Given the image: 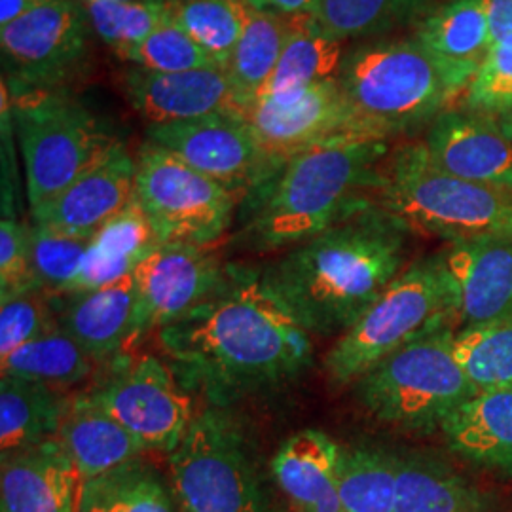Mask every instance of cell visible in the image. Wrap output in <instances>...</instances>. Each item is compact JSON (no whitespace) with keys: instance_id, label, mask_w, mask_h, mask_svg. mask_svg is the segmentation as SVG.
<instances>
[{"instance_id":"obj_1","label":"cell","mask_w":512,"mask_h":512,"mask_svg":"<svg viewBox=\"0 0 512 512\" xmlns=\"http://www.w3.org/2000/svg\"><path fill=\"white\" fill-rule=\"evenodd\" d=\"M158 340L177 376L219 406L298 380L313 355L310 332L268 294L260 272L241 266H228L219 291Z\"/></svg>"},{"instance_id":"obj_2","label":"cell","mask_w":512,"mask_h":512,"mask_svg":"<svg viewBox=\"0 0 512 512\" xmlns=\"http://www.w3.org/2000/svg\"><path fill=\"white\" fill-rule=\"evenodd\" d=\"M408 241L403 220L372 203L291 247L260 281L311 336H342L406 270Z\"/></svg>"},{"instance_id":"obj_3","label":"cell","mask_w":512,"mask_h":512,"mask_svg":"<svg viewBox=\"0 0 512 512\" xmlns=\"http://www.w3.org/2000/svg\"><path fill=\"white\" fill-rule=\"evenodd\" d=\"M387 156V141L359 135L298 152L241 200L243 245L258 253L291 249L372 205Z\"/></svg>"},{"instance_id":"obj_4","label":"cell","mask_w":512,"mask_h":512,"mask_svg":"<svg viewBox=\"0 0 512 512\" xmlns=\"http://www.w3.org/2000/svg\"><path fill=\"white\" fill-rule=\"evenodd\" d=\"M336 80L357 131L384 141L429 128L461 95L414 37L351 50L342 59Z\"/></svg>"},{"instance_id":"obj_5","label":"cell","mask_w":512,"mask_h":512,"mask_svg":"<svg viewBox=\"0 0 512 512\" xmlns=\"http://www.w3.org/2000/svg\"><path fill=\"white\" fill-rule=\"evenodd\" d=\"M372 202L410 230L450 243L512 238V190L446 173L423 143H408L385 158Z\"/></svg>"},{"instance_id":"obj_6","label":"cell","mask_w":512,"mask_h":512,"mask_svg":"<svg viewBox=\"0 0 512 512\" xmlns=\"http://www.w3.org/2000/svg\"><path fill=\"white\" fill-rule=\"evenodd\" d=\"M456 321V289L444 253L406 266L378 300L329 349L325 370L334 384H355L372 366L431 330Z\"/></svg>"},{"instance_id":"obj_7","label":"cell","mask_w":512,"mask_h":512,"mask_svg":"<svg viewBox=\"0 0 512 512\" xmlns=\"http://www.w3.org/2000/svg\"><path fill=\"white\" fill-rule=\"evenodd\" d=\"M456 330L444 325L391 353L355 382L366 412L404 431L442 429L478 389L456 357Z\"/></svg>"},{"instance_id":"obj_8","label":"cell","mask_w":512,"mask_h":512,"mask_svg":"<svg viewBox=\"0 0 512 512\" xmlns=\"http://www.w3.org/2000/svg\"><path fill=\"white\" fill-rule=\"evenodd\" d=\"M8 93L31 211L54 200L120 143L93 112L59 90Z\"/></svg>"},{"instance_id":"obj_9","label":"cell","mask_w":512,"mask_h":512,"mask_svg":"<svg viewBox=\"0 0 512 512\" xmlns=\"http://www.w3.org/2000/svg\"><path fill=\"white\" fill-rule=\"evenodd\" d=\"M169 469L181 512H268L241 431L220 408L194 416Z\"/></svg>"},{"instance_id":"obj_10","label":"cell","mask_w":512,"mask_h":512,"mask_svg":"<svg viewBox=\"0 0 512 512\" xmlns=\"http://www.w3.org/2000/svg\"><path fill=\"white\" fill-rule=\"evenodd\" d=\"M135 160V198L162 243L213 247L232 228L239 198L226 186L150 141Z\"/></svg>"},{"instance_id":"obj_11","label":"cell","mask_w":512,"mask_h":512,"mask_svg":"<svg viewBox=\"0 0 512 512\" xmlns=\"http://www.w3.org/2000/svg\"><path fill=\"white\" fill-rule=\"evenodd\" d=\"M90 19L76 0H44L0 29L4 84L10 92H54L84 65Z\"/></svg>"},{"instance_id":"obj_12","label":"cell","mask_w":512,"mask_h":512,"mask_svg":"<svg viewBox=\"0 0 512 512\" xmlns=\"http://www.w3.org/2000/svg\"><path fill=\"white\" fill-rule=\"evenodd\" d=\"M107 376L88 391L120 421L145 450L173 452L194 420L192 399L171 370L154 355H120Z\"/></svg>"},{"instance_id":"obj_13","label":"cell","mask_w":512,"mask_h":512,"mask_svg":"<svg viewBox=\"0 0 512 512\" xmlns=\"http://www.w3.org/2000/svg\"><path fill=\"white\" fill-rule=\"evenodd\" d=\"M228 266L211 247L194 243L156 247L133 272L135 313L126 351L217 293L226 281Z\"/></svg>"},{"instance_id":"obj_14","label":"cell","mask_w":512,"mask_h":512,"mask_svg":"<svg viewBox=\"0 0 512 512\" xmlns=\"http://www.w3.org/2000/svg\"><path fill=\"white\" fill-rule=\"evenodd\" d=\"M148 141L234 192L239 202L275 165L241 114L220 112L198 120L148 126Z\"/></svg>"},{"instance_id":"obj_15","label":"cell","mask_w":512,"mask_h":512,"mask_svg":"<svg viewBox=\"0 0 512 512\" xmlns=\"http://www.w3.org/2000/svg\"><path fill=\"white\" fill-rule=\"evenodd\" d=\"M268 160L279 167L319 143L359 135L336 78L298 92L268 95L243 112Z\"/></svg>"},{"instance_id":"obj_16","label":"cell","mask_w":512,"mask_h":512,"mask_svg":"<svg viewBox=\"0 0 512 512\" xmlns=\"http://www.w3.org/2000/svg\"><path fill=\"white\" fill-rule=\"evenodd\" d=\"M429 158L450 175L512 190V141L499 122L469 109H446L421 141Z\"/></svg>"},{"instance_id":"obj_17","label":"cell","mask_w":512,"mask_h":512,"mask_svg":"<svg viewBox=\"0 0 512 512\" xmlns=\"http://www.w3.org/2000/svg\"><path fill=\"white\" fill-rule=\"evenodd\" d=\"M137 160L122 143L93 165L59 196L31 211V222L69 236L92 238L133 198Z\"/></svg>"},{"instance_id":"obj_18","label":"cell","mask_w":512,"mask_h":512,"mask_svg":"<svg viewBox=\"0 0 512 512\" xmlns=\"http://www.w3.org/2000/svg\"><path fill=\"white\" fill-rule=\"evenodd\" d=\"M124 92L148 126L188 122L220 112L243 116L245 110L224 69L150 73L135 67L124 74Z\"/></svg>"},{"instance_id":"obj_19","label":"cell","mask_w":512,"mask_h":512,"mask_svg":"<svg viewBox=\"0 0 512 512\" xmlns=\"http://www.w3.org/2000/svg\"><path fill=\"white\" fill-rule=\"evenodd\" d=\"M444 260L456 289L461 329L512 317V238L450 243Z\"/></svg>"},{"instance_id":"obj_20","label":"cell","mask_w":512,"mask_h":512,"mask_svg":"<svg viewBox=\"0 0 512 512\" xmlns=\"http://www.w3.org/2000/svg\"><path fill=\"white\" fill-rule=\"evenodd\" d=\"M82 478L59 440L2 458L0 512H78Z\"/></svg>"},{"instance_id":"obj_21","label":"cell","mask_w":512,"mask_h":512,"mask_svg":"<svg viewBox=\"0 0 512 512\" xmlns=\"http://www.w3.org/2000/svg\"><path fill=\"white\" fill-rule=\"evenodd\" d=\"M57 325L99 363H110L128 349L135 313V277L84 293L54 296Z\"/></svg>"},{"instance_id":"obj_22","label":"cell","mask_w":512,"mask_h":512,"mask_svg":"<svg viewBox=\"0 0 512 512\" xmlns=\"http://www.w3.org/2000/svg\"><path fill=\"white\" fill-rule=\"evenodd\" d=\"M414 38L459 92H467L492 48L488 0H448L418 23Z\"/></svg>"},{"instance_id":"obj_23","label":"cell","mask_w":512,"mask_h":512,"mask_svg":"<svg viewBox=\"0 0 512 512\" xmlns=\"http://www.w3.org/2000/svg\"><path fill=\"white\" fill-rule=\"evenodd\" d=\"M340 446L323 431L304 429L285 440L272 475L293 512H346L338 490Z\"/></svg>"},{"instance_id":"obj_24","label":"cell","mask_w":512,"mask_h":512,"mask_svg":"<svg viewBox=\"0 0 512 512\" xmlns=\"http://www.w3.org/2000/svg\"><path fill=\"white\" fill-rule=\"evenodd\" d=\"M440 431L465 461L512 476V387L478 391Z\"/></svg>"},{"instance_id":"obj_25","label":"cell","mask_w":512,"mask_h":512,"mask_svg":"<svg viewBox=\"0 0 512 512\" xmlns=\"http://www.w3.org/2000/svg\"><path fill=\"white\" fill-rule=\"evenodd\" d=\"M162 241L137 198L107 220L88 243L82 266L69 294L93 291L133 275Z\"/></svg>"},{"instance_id":"obj_26","label":"cell","mask_w":512,"mask_h":512,"mask_svg":"<svg viewBox=\"0 0 512 512\" xmlns=\"http://www.w3.org/2000/svg\"><path fill=\"white\" fill-rule=\"evenodd\" d=\"M57 440L80 473L82 482L141 458L145 446L114 420L90 393L74 397Z\"/></svg>"},{"instance_id":"obj_27","label":"cell","mask_w":512,"mask_h":512,"mask_svg":"<svg viewBox=\"0 0 512 512\" xmlns=\"http://www.w3.org/2000/svg\"><path fill=\"white\" fill-rule=\"evenodd\" d=\"M73 397L67 389L16 376L0 382V450L2 458L57 439Z\"/></svg>"},{"instance_id":"obj_28","label":"cell","mask_w":512,"mask_h":512,"mask_svg":"<svg viewBox=\"0 0 512 512\" xmlns=\"http://www.w3.org/2000/svg\"><path fill=\"white\" fill-rule=\"evenodd\" d=\"M484 497L444 459L401 452L393 512H484Z\"/></svg>"},{"instance_id":"obj_29","label":"cell","mask_w":512,"mask_h":512,"mask_svg":"<svg viewBox=\"0 0 512 512\" xmlns=\"http://www.w3.org/2000/svg\"><path fill=\"white\" fill-rule=\"evenodd\" d=\"M78 512H181L173 488L141 458L82 482Z\"/></svg>"},{"instance_id":"obj_30","label":"cell","mask_w":512,"mask_h":512,"mask_svg":"<svg viewBox=\"0 0 512 512\" xmlns=\"http://www.w3.org/2000/svg\"><path fill=\"white\" fill-rule=\"evenodd\" d=\"M291 21L293 18L289 16L256 4L251 6L245 29L226 69L243 109L247 110L270 82L291 33Z\"/></svg>"},{"instance_id":"obj_31","label":"cell","mask_w":512,"mask_h":512,"mask_svg":"<svg viewBox=\"0 0 512 512\" xmlns=\"http://www.w3.org/2000/svg\"><path fill=\"white\" fill-rule=\"evenodd\" d=\"M342 59L340 40L329 37L313 16H294L274 74L256 99L298 92L317 82L336 78Z\"/></svg>"},{"instance_id":"obj_32","label":"cell","mask_w":512,"mask_h":512,"mask_svg":"<svg viewBox=\"0 0 512 512\" xmlns=\"http://www.w3.org/2000/svg\"><path fill=\"white\" fill-rule=\"evenodd\" d=\"M399 454L378 446H340L338 490L346 512H393Z\"/></svg>"},{"instance_id":"obj_33","label":"cell","mask_w":512,"mask_h":512,"mask_svg":"<svg viewBox=\"0 0 512 512\" xmlns=\"http://www.w3.org/2000/svg\"><path fill=\"white\" fill-rule=\"evenodd\" d=\"M2 376L69 389L92 376L95 361L59 325L0 359Z\"/></svg>"},{"instance_id":"obj_34","label":"cell","mask_w":512,"mask_h":512,"mask_svg":"<svg viewBox=\"0 0 512 512\" xmlns=\"http://www.w3.org/2000/svg\"><path fill=\"white\" fill-rule=\"evenodd\" d=\"M171 19L226 71L249 18L251 0H165Z\"/></svg>"},{"instance_id":"obj_35","label":"cell","mask_w":512,"mask_h":512,"mask_svg":"<svg viewBox=\"0 0 512 512\" xmlns=\"http://www.w3.org/2000/svg\"><path fill=\"white\" fill-rule=\"evenodd\" d=\"M421 14V0H317L313 19L340 42L376 37Z\"/></svg>"},{"instance_id":"obj_36","label":"cell","mask_w":512,"mask_h":512,"mask_svg":"<svg viewBox=\"0 0 512 512\" xmlns=\"http://www.w3.org/2000/svg\"><path fill=\"white\" fill-rule=\"evenodd\" d=\"M454 348L478 391L512 387V317L459 329Z\"/></svg>"},{"instance_id":"obj_37","label":"cell","mask_w":512,"mask_h":512,"mask_svg":"<svg viewBox=\"0 0 512 512\" xmlns=\"http://www.w3.org/2000/svg\"><path fill=\"white\" fill-rule=\"evenodd\" d=\"M95 35L120 59L171 19L164 0H84Z\"/></svg>"},{"instance_id":"obj_38","label":"cell","mask_w":512,"mask_h":512,"mask_svg":"<svg viewBox=\"0 0 512 512\" xmlns=\"http://www.w3.org/2000/svg\"><path fill=\"white\" fill-rule=\"evenodd\" d=\"M137 69L150 73H186L222 69L202 46L173 21H165L152 35L122 57Z\"/></svg>"},{"instance_id":"obj_39","label":"cell","mask_w":512,"mask_h":512,"mask_svg":"<svg viewBox=\"0 0 512 512\" xmlns=\"http://www.w3.org/2000/svg\"><path fill=\"white\" fill-rule=\"evenodd\" d=\"M90 238L69 236L31 222L33 270L40 289L52 296L69 294L80 272Z\"/></svg>"},{"instance_id":"obj_40","label":"cell","mask_w":512,"mask_h":512,"mask_svg":"<svg viewBox=\"0 0 512 512\" xmlns=\"http://www.w3.org/2000/svg\"><path fill=\"white\" fill-rule=\"evenodd\" d=\"M55 327L54 296L40 287L0 300V359Z\"/></svg>"},{"instance_id":"obj_41","label":"cell","mask_w":512,"mask_h":512,"mask_svg":"<svg viewBox=\"0 0 512 512\" xmlns=\"http://www.w3.org/2000/svg\"><path fill=\"white\" fill-rule=\"evenodd\" d=\"M512 107V33L492 44L465 92V109L499 118Z\"/></svg>"},{"instance_id":"obj_42","label":"cell","mask_w":512,"mask_h":512,"mask_svg":"<svg viewBox=\"0 0 512 512\" xmlns=\"http://www.w3.org/2000/svg\"><path fill=\"white\" fill-rule=\"evenodd\" d=\"M40 287L33 270L31 224L16 215H2L0 222V300Z\"/></svg>"},{"instance_id":"obj_43","label":"cell","mask_w":512,"mask_h":512,"mask_svg":"<svg viewBox=\"0 0 512 512\" xmlns=\"http://www.w3.org/2000/svg\"><path fill=\"white\" fill-rule=\"evenodd\" d=\"M492 44L512 33V0H488Z\"/></svg>"},{"instance_id":"obj_44","label":"cell","mask_w":512,"mask_h":512,"mask_svg":"<svg viewBox=\"0 0 512 512\" xmlns=\"http://www.w3.org/2000/svg\"><path fill=\"white\" fill-rule=\"evenodd\" d=\"M256 6L277 12L281 16H313L317 0H251Z\"/></svg>"},{"instance_id":"obj_45","label":"cell","mask_w":512,"mask_h":512,"mask_svg":"<svg viewBox=\"0 0 512 512\" xmlns=\"http://www.w3.org/2000/svg\"><path fill=\"white\" fill-rule=\"evenodd\" d=\"M44 0H0V29L27 16Z\"/></svg>"},{"instance_id":"obj_46","label":"cell","mask_w":512,"mask_h":512,"mask_svg":"<svg viewBox=\"0 0 512 512\" xmlns=\"http://www.w3.org/2000/svg\"><path fill=\"white\" fill-rule=\"evenodd\" d=\"M495 120L499 122V126L511 137L512 141V107L507 112H503L499 118H495Z\"/></svg>"},{"instance_id":"obj_47","label":"cell","mask_w":512,"mask_h":512,"mask_svg":"<svg viewBox=\"0 0 512 512\" xmlns=\"http://www.w3.org/2000/svg\"><path fill=\"white\" fill-rule=\"evenodd\" d=\"M164 2H165V0H164Z\"/></svg>"}]
</instances>
